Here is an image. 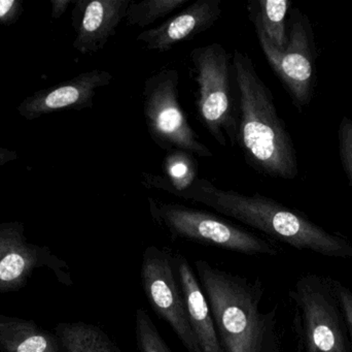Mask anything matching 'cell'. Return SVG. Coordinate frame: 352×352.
I'll list each match as a JSON object with an SVG mask.
<instances>
[{
	"label": "cell",
	"instance_id": "cell-12",
	"mask_svg": "<svg viewBox=\"0 0 352 352\" xmlns=\"http://www.w3.org/2000/svg\"><path fill=\"white\" fill-rule=\"evenodd\" d=\"M221 12V0H196L166 22L140 32L136 41L148 51H169L210 29Z\"/></svg>",
	"mask_w": 352,
	"mask_h": 352
},
{
	"label": "cell",
	"instance_id": "cell-18",
	"mask_svg": "<svg viewBox=\"0 0 352 352\" xmlns=\"http://www.w3.org/2000/svg\"><path fill=\"white\" fill-rule=\"evenodd\" d=\"M190 0H131L126 16L128 26L146 28L159 19L168 16L171 12L186 6Z\"/></svg>",
	"mask_w": 352,
	"mask_h": 352
},
{
	"label": "cell",
	"instance_id": "cell-22",
	"mask_svg": "<svg viewBox=\"0 0 352 352\" xmlns=\"http://www.w3.org/2000/svg\"><path fill=\"white\" fill-rule=\"evenodd\" d=\"M335 289H336V296L338 298L341 308H342L352 340V291L336 282H335Z\"/></svg>",
	"mask_w": 352,
	"mask_h": 352
},
{
	"label": "cell",
	"instance_id": "cell-19",
	"mask_svg": "<svg viewBox=\"0 0 352 352\" xmlns=\"http://www.w3.org/2000/svg\"><path fill=\"white\" fill-rule=\"evenodd\" d=\"M135 335L140 352H173L144 310L138 309L135 315Z\"/></svg>",
	"mask_w": 352,
	"mask_h": 352
},
{
	"label": "cell",
	"instance_id": "cell-20",
	"mask_svg": "<svg viewBox=\"0 0 352 352\" xmlns=\"http://www.w3.org/2000/svg\"><path fill=\"white\" fill-rule=\"evenodd\" d=\"M341 161L352 185V119L344 117L339 127Z\"/></svg>",
	"mask_w": 352,
	"mask_h": 352
},
{
	"label": "cell",
	"instance_id": "cell-11",
	"mask_svg": "<svg viewBox=\"0 0 352 352\" xmlns=\"http://www.w3.org/2000/svg\"><path fill=\"white\" fill-rule=\"evenodd\" d=\"M131 0H78L72 10L74 48L82 55L98 53L117 33Z\"/></svg>",
	"mask_w": 352,
	"mask_h": 352
},
{
	"label": "cell",
	"instance_id": "cell-9",
	"mask_svg": "<svg viewBox=\"0 0 352 352\" xmlns=\"http://www.w3.org/2000/svg\"><path fill=\"white\" fill-rule=\"evenodd\" d=\"M293 296L303 313L310 351L349 352L330 287L320 277L305 276L298 281Z\"/></svg>",
	"mask_w": 352,
	"mask_h": 352
},
{
	"label": "cell",
	"instance_id": "cell-23",
	"mask_svg": "<svg viewBox=\"0 0 352 352\" xmlns=\"http://www.w3.org/2000/svg\"><path fill=\"white\" fill-rule=\"evenodd\" d=\"M52 17L55 19L61 18L70 4L74 3L72 0H52Z\"/></svg>",
	"mask_w": 352,
	"mask_h": 352
},
{
	"label": "cell",
	"instance_id": "cell-6",
	"mask_svg": "<svg viewBox=\"0 0 352 352\" xmlns=\"http://www.w3.org/2000/svg\"><path fill=\"white\" fill-rule=\"evenodd\" d=\"M267 61L280 79L298 107L309 103L314 93V57L312 35L307 19L294 8L289 20V43L283 51L270 43L261 28L254 26Z\"/></svg>",
	"mask_w": 352,
	"mask_h": 352
},
{
	"label": "cell",
	"instance_id": "cell-14",
	"mask_svg": "<svg viewBox=\"0 0 352 352\" xmlns=\"http://www.w3.org/2000/svg\"><path fill=\"white\" fill-rule=\"evenodd\" d=\"M0 351L62 352L56 335L24 318L0 315Z\"/></svg>",
	"mask_w": 352,
	"mask_h": 352
},
{
	"label": "cell",
	"instance_id": "cell-10",
	"mask_svg": "<svg viewBox=\"0 0 352 352\" xmlns=\"http://www.w3.org/2000/svg\"><path fill=\"white\" fill-rule=\"evenodd\" d=\"M113 80V74L107 70L82 72L72 80L36 91L23 99L16 111L24 119L35 120L56 112L92 109L97 90L109 86Z\"/></svg>",
	"mask_w": 352,
	"mask_h": 352
},
{
	"label": "cell",
	"instance_id": "cell-1",
	"mask_svg": "<svg viewBox=\"0 0 352 352\" xmlns=\"http://www.w3.org/2000/svg\"><path fill=\"white\" fill-rule=\"evenodd\" d=\"M237 87V143L250 167L279 179L297 177V154L285 122L279 117L270 89L245 52L232 56Z\"/></svg>",
	"mask_w": 352,
	"mask_h": 352
},
{
	"label": "cell",
	"instance_id": "cell-8",
	"mask_svg": "<svg viewBox=\"0 0 352 352\" xmlns=\"http://www.w3.org/2000/svg\"><path fill=\"white\" fill-rule=\"evenodd\" d=\"M47 268L59 280L72 285L65 262L54 256L45 246L31 243L25 227L18 221L0 223V295L18 291L27 284L36 269Z\"/></svg>",
	"mask_w": 352,
	"mask_h": 352
},
{
	"label": "cell",
	"instance_id": "cell-16",
	"mask_svg": "<svg viewBox=\"0 0 352 352\" xmlns=\"http://www.w3.org/2000/svg\"><path fill=\"white\" fill-rule=\"evenodd\" d=\"M289 0H248V16L254 26H258L267 39L279 51H283L289 43L287 14Z\"/></svg>",
	"mask_w": 352,
	"mask_h": 352
},
{
	"label": "cell",
	"instance_id": "cell-7",
	"mask_svg": "<svg viewBox=\"0 0 352 352\" xmlns=\"http://www.w3.org/2000/svg\"><path fill=\"white\" fill-rule=\"evenodd\" d=\"M175 267V258L168 252L155 246L146 248L142 258V287L153 309L173 328L186 351L201 352L188 322Z\"/></svg>",
	"mask_w": 352,
	"mask_h": 352
},
{
	"label": "cell",
	"instance_id": "cell-5",
	"mask_svg": "<svg viewBox=\"0 0 352 352\" xmlns=\"http://www.w3.org/2000/svg\"><path fill=\"white\" fill-rule=\"evenodd\" d=\"M153 220L173 237L244 254H276L268 242L213 213L148 198Z\"/></svg>",
	"mask_w": 352,
	"mask_h": 352
},
{
	"label": "cell",
	"instance_id": "cell-3",
	"mask_svg": "<svg viewBox=\"0 0 352 352\" xmlns=\"http://www.w3.org/2000/svg\"><path fill=\"white\" fill-rule=\"evenodd\" d=\"M196 81L198 117L221 147L237 145V105L232 89V55L219 43L190 53Z\"/></svg>",
	"mask_w": 352,
	"mask_h": 352
},
{
	"label": "cell",
	"instance_id": "cell-15",
	"mask_svg": "<svg viewBox=\"0 0 352 352\" xmlns=\"http://www.w3.org/2000/svg\"><path fill=\"white\" fill-rule=\"evenodd\" d=\"M165 176L142 173V183L146 188L162 190L175 194L184 191L198 178V163L196 158L182 151H171L163 163Z\"/></svg>",
	"mask_w": 352,
	"mask_h": 352
},
{
	"label": "cell",
	"instance_id": "cell-24",
	"mask_svg": "<svg viewBox=\"0 0 352 352\" xmlns=\"http://www.w3.org/2000/svg\"><path fill=\"white\" fill-rule=\"evenodd\" d=\"M16 159H18V154L14 151L0 147V167Z\"/></svg>",
	"mask_w": 352,
	"mask_h": 352
},
{
	"label": "cell",
	"instance_id": "cell-21",
	"mask_svg": "<svg viewBox=\"0 0 352 352\" xmlns=\"http://www.w3.org/2000/svg\"><path fill=\"white\" fill-rule=\"evenodd\" d=\"M22 2L19 0H0V24L10 26L14 24L23 12Z\"/></svg>",
	"mask_w": 352,
	"mask_h": 352
},
{
	"label": "cell",
	"instance_id": "cell-13",
	"mask_svg": "<svg viewBox=\"0 0 352 352\" xmlns=\"http://www.w3.org/2000/svg\"><path fill=\"white\" fill-rule=\"evenodd\" d=\"M175 260L188 322L201 352H223L208 302L196 275L182 254H177Z\"/></svg>",
	"mask_w": 352,
	"mask_h": 352
},
{
	"label": "cell",
	"instance_id": "cell-2",
	"mask_svg": "<svg viewBox=\"0 0 352 352\" xmlns=\"http://www.w3.org/2000/svg\"><path fill=\"white\" fill-rule=\"evenodd\" d=\"M195 267L223 351L270 352L272 329L258 308V287L205 260H197Z\"/></svg>",
	"mask_w": 352,
	"mask_h": 352
},
{
	"label": "cell",
	"instance_id": "cell-4",
	"mask_svg": "<svg viewBox=\"0 0 352 352\" xmlns=\"http://www.w3.org/2000/svg\"><path fill=\"white\" fill-rule=\"evenodd\" d=\"M179 74L175 68L153 72L142 88V111L153 142L168 151L210 158L213 153L190 127L179 103Z\"/></svg>",
	"mask_w": 352,
	"mask_h": 352
},
{
	"label": "cell",
	"instance_id": "cell-17",
	"mask_svg": "<svg viewBox=\"0 0 352 352\" xmlns=\"http://www.w3.org/2000/svg\"><path fill=\"white\" fill-rule=\"evenodd\" d=\"M64 352H121L98 327L85 322H64L55 328Z\"/></svg>",
	"mask_w": 352,
	"mask_h": 352
}]
</instances>
